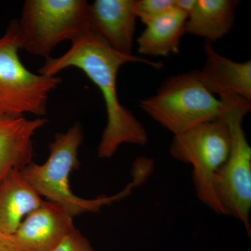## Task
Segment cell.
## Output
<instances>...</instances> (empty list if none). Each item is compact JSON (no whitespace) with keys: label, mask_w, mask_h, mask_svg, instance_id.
I'll use <instances>...</instances> for the list:
<instances>
[{"label":"cell","mask_w":251,"mask_h":251,"mask_svg":"<svg viewBox=\"0 0 251 251\" xmlns=\"http://www.w3.org/2000/svg\"><path fill=\"white\" fill-rule=\"evenodd\" d=\"M143 63L156 69L163 63L153 62L134 54H125L112 49L101 36L92 29L73 41L67 52L58 57H49L39 74L55 76L64 69L75 67L98 87L105 103L107 124L98 147V156L109 158L122 144L145 145L148 135L145 127L119 99L117 77L122 66Z\"/></svg>","instance_id":"6da1fadb"},{"label":"cell","mask_w":251,"mask_h":251,"mask_svg":"<svg viewBox=\"0 0 251 251\" xmlns=\"http://www.w3.org/2000/svg\"><path fill=\"white\" fill-rule=\"evenodd\" d=\"M83 133L79 125H74L65 132L57 133L50 144V154L43 164L31 162L21 171L41 197L64 206L74 217L87 212H97L103 206L128 196L136 188L133 181L121 192L111 196L84 199L75 196L71 189V173L80 167L78 150L83 141Z\"/></svg>","instance_id":"7a4b0ae2"},{"label":"cell","mask_w":251,"mask_h":251,"mask_svg":"<svg viewBox=\"0 0 251 251\" xmlns=\"http://www.w3.org/2000/svg\"><path fill=\"white\" fill-rule=\"evenodd\" d=\"M142 110L174 135L222 116L224 100L203 83L199 71L168 77L156 93L142 99Z\"/></svg>","instance_id":"3957f363"},{"label":"cell","mask_w":251,"mask_h":251,"mask_svg":"<svg viewBox=\"0 0 251 251\" xmlns=\"http://www.w3.org/2000/svg\"><path fill=\"white\" fill-rule=\"evenodd\" d=\"M219 98L224 100L223 116L228 127L230 150L214 177V191L226 216L240 221L250 235L251 148L243 128V120L250 112L251 104L237 96Z\"/></svg>","instance_id":"277c9868"},{"label":"cell","mask_w":251,"mask_h":251,"mask_svg":"<svg viewBox=\"0 0 251 251\" xmlns=\"http://www.w3.org/2000/svg\"><path fill=\"white\" fill-rule=\"evenodd\" d=\"M85 0H27L17 20L22 49L50 57L56 46L76 40L90 29Z\"/></svg>","instance_id":"5b68a950"},{"label":"cell","mask_w":251,"mask_h":251,"mask_svg":"<svg viewBox=\"0 0 251 251\" xmlns=\"http://www.w3.org/2000/svg\"><path fill=\"white\" fill-rule=\"evenodd\" d=\"M21 49L17 20H14L0 37V114L44 116L50 94L60 85L62 78L31 72L21 62Z\"/></svg>","instance_id":"8992f818"},{"label":"cell","mask_w":251,"mask_h":251,"mask_svg":"<svg viewBox=\"0 0 251 251\" xmlns=\"http://www.w3.org/2000/svg\"><path fill=\"white\" fill-rule=\"evenodd\" d=\"M229 150V129L223 115L174 135L170 148L173 158L192 165L198 199L211 210L224 216L226 213L214 191V180L227 160Z\"/></svg>","instance_id":"52a82bcc"},{"label":"cell","mask_w":251,"mask_h":251,"mask_svg":"<svg viewBox=\"0 0 251 251\" xmlns=\"http://www.w3.org/2000/svg\"><path fill=\"white\" fill-rule=\"evenodd\" d=\"M64 206L50 201L23 220L13 236L23 251H54L76 228Z\"/></svg>","instance_id":"ba28073f"},{"label":"cell","mask_w":251,"mask_h":251,"mask_svg":"<svg viewBox=\"0 0 251 251\" xmlns=\"http://www.w3.org/2000/svg\"><path fill=\"white\" fill-rule=\"evenodd\" d=\"M135 0H95L89 3L90 28L112 49L133 54L137 16Z\"/></svg>","instance_id":"9c48e42d"},{"label":"cell","mask_w":251,"mask_h":251,"mask_svg":"<svg viewBox=\"0 0 251 251\" xmlns=\"http://www.w3.org/2000/svg\"><path fill=\"white\" fill-rule=\"evenodd\" d=\"M47 122L41 117L29 120L0 114V181L10 171H22L32 162L33 136Z\"/></svg>","instance_id":"30bf717a"},{"label":"cell","mask_w":251,"mask_h":251,"mask_svg":"<svg viewBox=\"0 0 251 251\" xmlns=\"http://www.w3.org/2000/svg\"><path fill=\"white\" fill-rule=\"evenodd\" d=\"M206 60L199 71L203 83L215 95H234L251 100V60L237 62L219 54L205 41Z\"/></svg>","instance_id":"8fae6325"},{"label":"cell","mask_w":251,"mask_h":251,"mask_svg":"<svg viewBox=\"0 0 251 251\" xmlns=\"http://www.w3.org/2000/svg\"><path fill=\"white\" fill-rule=\"evenodd\" d=\"M43 201L21 171H10L0 181V231L13 235L23 218Z\"/></svg>","instance_id":"7c38bea8"},{"label":"cell","mask_w":251,"mask_h":251,"mask_svg":"<svg viewBox=\"0 0 251 251\" xmlns=\"http://www.w3.org/2000/svg\"><path fill=\"white\" fill-rule=\"evenodd\" d=\"M187 16L174 8L146 25L138 41V51L144 55L167 57L177 54L186 34Z\"/></svg>","instance_id":"4fadbf2b"},{"label":"cell","mask_w":251,"mask_h":251,"mask_svg":"<svg viewBox=\"0 0 251 251\" xmlns=\"http://www.w3.org/2000/svg\"><path fill=\"white\" fill-rule=\"evenodd\" d=\"M237 0H197L188 16L186 33L212 43L228 34L235 20Z\"/></svg>","instance_id":"5bb4252c"},{"label":"cell","mask_w":251,"mask_h":251,"mask_svg":"<svg viewBox=\"0 0 251 251\" xmlns=\"http://www.w3.org/2000/svg\"><path fill=\"white\" fill-rule=\"evenodd\" d=\"M175 7V0H135L137 18L146 25L148 23Z\"/></svg>","instance_id":"9a60e30c"},{"label":"cell","mask_w":251,"mask_h":251,"mask_svg":"<svg viewBox=\"0 0 251 251\" xmlns=\"http://www.w3.org/2000/svg\"><path fill=\"white\" fill-rule=\"evenodd\" d=\"M54 251H94L90 242L78 229L69 234Z\"/></svg>","instance_id":"2e32d148"},{"label":"cell","mask_w":251,"mask_h":251,"mask_svg":"<svg viewBox=\"0 0 251 251\" xmlns=\"http://www.w3.org/2000/svg\"><path fill=\"white\" fill-rule=\"evenodd\" d=\"M153 170V161L150 158L141 157L135 161L132 168L133 180L137 184L142 185L146 181Z\"/></svg>","instance_id":"e0dca14e"},{"label":"cell","mask_w":251,"mask_h":251,"mask_svg":"<svg viewBox=\"0 0 251 251\" xmlns=\"http://www.w3.org/2000/svg\"><path fill=\"white\" fill-rule=\"evenodd\" d=\"M0 251H23L15 240L14 236L0 231Z\"/></svg>","instance_id":"ac0fdd59"},{"label":"cell","mask_w":251,"mask_h":251,"mask_svg":"<svg viewBox=\"0 0 251 251\" xmlns=\"http://www.w3.org/2000/svg\"><path fill=\"white\" fill-rule=\"evenodd\" d=\"M197 0H175V8L184 13L187 18L193 12Z\"/></svg>","instance_id":"d6986e66"}]
</instances>
